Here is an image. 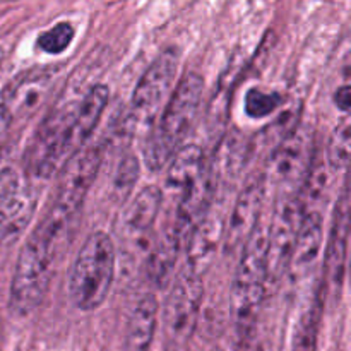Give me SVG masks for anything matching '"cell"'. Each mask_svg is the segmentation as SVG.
Returning <instances> with one entry per match:
<instances>
[{
  "mask_svg": "<svg viewBox=\"0 0 351 351\" xmlns=\"http://www.w3.org/2000/svg\"><path fill=\"white\" fill-rule=\"evenodd\" d=\"M108 105V88L95 84L74 103L57 106L38 129L26 156L27 170L47 178L84 146Z\"/></svg>",
  "mask_w": 351,
  "mask_h": 351,
  "instance_id": "cell-1",
  "label": "cell"
},
{
  "mask_svg": "<svg viewBox=\"0 0 351 351\" xmlns=\"http://www.w3.org/2000/svg\"><path fill=\"white\" fill-rule=\"evenodd\" d=\"M72 216L50 208L36 230L27 237L17 257L10 285L9 308L17 317H26L43 302L58 252L71 233Z\"/></svg>",
  "mask_w": 351,
  "mask_h": 351,
  "instance_id": "cell-2",
  "label": "cell"
},
{
  "mask_svg": "<svg viewBox=\"0 0 351 351\" xmlns=\"http://www.w3.org/2000/svg\"><path fill=\"white\" fill-rule=\"evenodd\" d=\"M204 81L195 72H189L178 81L160 117L156 129L151 132L144 149L146 165L151 170H161L184 144L194 127L201 110Z\"/></svg>",
  "mask_w": 351,
  "mask_h": 351,
  "instance_id": "cell-3",
  "label": "cell"
},
{
  "mask_svg": "<svg viewBox=\"0 0 351 351\" xmlns=\"http://www.w3.org/2000/svg\"><path fill=\"white\" fill-rule=\"evenodd\" d=\"M269 287L267 274V223H257L242 245L230 293V312L237 335L257 329V319Z\"/></svg>",
  "mask_w": 351,
  "mask_h": 351,
  "instance_id": "cell-4",
  "label": "cell"
},
{
  "mask_svg": "<svg viewBox=\"0 0 351 351\" xmlns=\"http://www.w3.org/2000/svg\"><path fill=\"white\" fill-rule=\"evenodd\" d=\"M115 245L110 235L96 232L86 239L69 276V297L82 312L96 311L106 300L115 276Z\"/></svg>",
  "mask_w": 351,
  "mask_h": 351,
  "instance_id": "cell-5",
  "label": "cell"
},
{
  "mask_svg": "<svg viewBox=\"0 0 351 351\" xmlns=\"http://www.w3.org/2000/svg\"><path fill=\"white\" fill-rule=\"evenodd\" d=\"M201 276L185 267L175 280L163 307V331L171 346H182L192 338L202 304Z\"/></svg>",
  "mask_w": 351,
  "mask_h": 351,
  "instance_id": "cell-6",
  "label": "cell"
},
{
  "mask_svg": "<svg viewBox=\"0 0 351 351\" xmlns=\"http://www.w3.org/2000/svg\"><path fill=\"white\" fill-rule=\"evenodd\" d=\"M314 136L307 127H295L287 137L273 147L267 161V175L274 185L287 189H300L314 160Z\"/></svg>",
  "mask_w": 351,
  "mask_h": 351,
  "instance_id": "cell-7",
  "label": "cell"
},
{
  "mask_svg": "<svg viewBox=\"0 0 351 351\" xmlns=\"http://www.w3.org/2000/svg\"><path fill=\"white\" fill-rule=\"evenodd\" d=\"M304 204L298 192H285L276 202L273 216L267 223V274L269 283L287 271L291 250L300 228Z\"/></svg>",
  "mask_w": 351,
  "mask_h": 351,
  "instance_id": "cell-8",
  "label": "cell"
},
{
  "mask_svg": "<svg viewBox=\"0 0 351 351\" xmlns=\"http://www.w3.org/2000/svg\"><path fill=\"white\" fill-rule=\"evenodd\" d=\"M103 161L101 147H81L60 167L51 208L75 216L98 175Z\"/></svg>",
  "mask_w": 351,
  "mask_h": 351,
  "instance_id": "cell-9",
  "label": "cell"
},
{
  "mask_svg": "<svg viewBox=\"0 0 351 351\" xmlns=\"http://www.w3.org/2000/svg\"><path fill=\"white\" fill-rule=\"evenodd\" d=\"M58 74L57 67H36L24 71L16 75L0 93V103L5 108L10 122L19 123L29 120L40 110L55 77Z\"/></svg>",
  "mask_w": 351,
  "mask_h": 351,
  "instance_id": "cell-10",
  "label": "cell"
},
{
  "mask_svg": "<svg viewBox=\"0 0 351 351\" xmlns=\"http://www.w3.org/2000/svg\"><path fill=\"white\" fill-rule=\"evenodd\" d=\"M177 48H168L161 51L153 64L147 67L143 77L137 82L132 93V113L136 119H151L158 112V106L163 101L167 93L173 86V79L178 69Z\"/></svg>",
  "mask_w": 351,
  "mask_h": 351,
  "instance_id": "cell-11",
  "label": "cell"
},
{
  "mask_svg": "<svg viewBox=\"0 0 351 351\" xmlns=\"http://www.w3.org/2000/svg\"><path fill=\"white\" fill-rule=\"evenodd\" d=\"M264 195H266V178L264 175H254L243 184L242 191L237 195L228 221L225 225V249L233 252L240 249L249 239L252 230L259 223L263 211Z\"/></svg>",
  "mask_w": 351,
  "mask_h": 351,
  "instance_id": "cell-12",
  "label": "cell"
},
{
  "mask_svg": "<svg viewBox=\"0 0 351 351\" xmlns=\"http://www.w3.org/2000/svg\"><path fill=\"white\" fill-rule=\"evenodd\" d=\"M215 191L216 171L213 170L211 165H204L199 177L178 197L173 226L170 228V232L177 237L182 245H185L195 225L209 213Z\"/></svg>",
  "mask_w": 351,
  "mask_h": 351,
  "instance_id": "cell-13",
  "label": "cell"
},
{
  "mask_svg": "<svg viewBox=\"0 0 351 351\" xmlns=\"http://www.w3.org/2000/svg\"><path fill=\"white\" fill-rule=\"evenodd\" d=\"M348 239H350V195L348 185H345L338 206H336L335 218H332L331 233L326 247L324 261V281L322 288L324 293L339 295L346 274V257H348Z\"/></svg>",
  "mask_w": 351,
  "mask_h": 351,
  "instance_id": "cell-14",
  "label": "cell"
},
{
  "mask_svg": "<svg viewBox=\"0 0 351 351\" xmlns=\"http://www.w3.org/2000/svg\"><path fill=\"white\" fill-rule=\"evenodd\" d=\"M36 211V192L21 180H10L0 191V245L16 242Z\"/></svg>",
  "mask_w": 351,
  "mask_h": 351,
  "instance_id": "cell-15",
  "label": "cell"
},
{
  "mask_svg": "<svg viewBox=\"0 0 351 351\" xmlns=\"http://www.w3.org/2000/svg\"><path fill=\"white\" fill-rule=\"evenodd\" d=\"M223 233H225L223 219L218 215L208 213L195 225L185 242V249H187V266L185 267L202 276L215 259L216 250L223 240Z\"/></svg>",
  "mask_w": 351,
  "mask_h": 351,
  "instance_id": "cell-16",
  "label": "cell"
},
{
  "mask_svg": "<svg viewBox=\"0 0 351 351\" xmlns=\"http://www.w3.org/2000/svg\"><path fill=\"white\" fill-rule=\"evenodd\" d=\"M322 235H324L322 213L319 209L304 211L297 240H295L293 250H291L290 263L287 267L291 276L298 278L311 271V267L314 266L319 254H321Z\"/></svg>",
  "mask_w": 351,
  "mask_h": 351,
  "instance_id": "cell-17",
  "label": "cell"
},
{
  "mask_svg": "<svg viewBox=\"0 0 351 351\" xmlns=\"http://www.w3.org/2000/svg\"><path fill=\"white\" fill-rule=\"evenodd\" d=\"M161 201H163V192L156 185H149L137 192L122 213L120 230L123 235L129 239L146 235L160 215Z\"/></svg>",
  "mask_w": 351,
  "mask_h": 351,
  "instance_id": "cell-18",
  "label": "cell"
},
{
  "mask_svg": "<svg viewBox=\"0 0 351 351\" xmlns=\"http://www.w3.org/2000/svg\"><path fill=\"white\" fill-rule=\"evenodd\" d=\"M158 305L153 293H146L136 302L127 322V351H149L158 326Z\"/></svg>",
  "mask_w": 351,
  "mask_h": 351,
  "instance_id": "cell-19",
  "label": "cell"
},
{
  "mask_svg": "<svg viewBox=\"0 0 351 351\" xmlns=\"http://www.w3.org/2000/svg\"><path fill=\"white\" fill-rule=\"evenodd\" d=\"M170 167L167 175V191L170 194H177L180 197L185 189L199 177L204 168V151L195 144L182 146L177 153L171 156Z\"/></svg>",
  "mask_w": 351,
  "mask_h": 351,
  "instance_id": "cell-20",
  "label": "cell"
},
{
  "mask_svg": "<svg viewBox=\"0 0 351 351\" xmlns=\"http://www.w3.org/2000/svg\"><path fill=\"white\" fill-rule=\"evenodd\" d=\"M324 288H322V283H319L311 302L298 319L291 351H317L319 329H321L322 311H324Z\"/></svg>",
  "mask_w": 351,
  "mask_h": 351,
  "instance_id": "cell-21",
  "label": "cell"
},
{
  "mask_svg": "<svg viewBox=\"0 0 351 351\" xmlns=\"http://www.w3.org/2000/svg\"><path fill=\"white\" fill-rule=\"evenodd\" d=\"M180 249L182 243L168 230L167 235L161 239V242L149 254V259L146 263V276L154 287H165V283L170 280L171 269H173Z\"/></svg>",
  "mask_w": 351,
  "mask_h": 351,
  "instance_id": "cell-22",
  "label": "cell"
},
{
  "mask_svg": "<svg viewBox=\"0 0 351 351\" xmlns=\"http://www.w3.org/2000/svg\"><path fill=\"white\" fill-rule=\"evenodd\" d=\"M351 125L350 119L345 117L332 130L331 137L328 141V149H326V165L332 173L346 175L350 165V151H351Z\"/></svg>",
  "mask_w": 351,
  "mask_h": 351,
  "instance_id": "cell-23",
  "label": "cell"
},
{
  "mask_svg": "<svg viewBox=\"0 0 351 351\" xmlns=\"http://www.w3.org/2000/svg\"><path fill=\"white\" fill-rule=\"evenodd\" d=\"M233 89V75L232 72H228V75L221 79L219 82L218 93H216L215 98L211 99V105H209V113H208V129L209 136L218 137L221 136L223 129H225L226 122V113H228V105H230V96H232Z\"/></svg>",
  "mask_w": 351,
  "mask_h": 351,
  "instance_id": "cell-24",
  "label": "cell"
},
{
  "mask_svg": "<svg viewBox=\"0 0 351 351\" xmlns=\"http://www.w3.org/2000/svg\"><path fill=\"white\" fill-rule=\"evenodd\" d=\"M250 146L245 143L243 136L240 132H235L225 141V146H221L218 154L219 160V170L228 177H235L243 167V161L247 160Z\"/></svg>",
  "mask_w": 351,
  "mask_h": 351,
  "instance_id": "cell-25",
  "label": "cell"
},
{
  "mask_svg": "<svg viewBox=\"0 0 351 351\" xmlns=\"http://www.w3.org/2000/svg\"><path fill=\"white\" fill-rule=\"evenodd\" d=\"M139 173L141 167L136 156L127 154V156H123L120 160L119 167L115 170V177H113V195L119 201H125L129 197L137 178H139Z\"/></svg>",
  "mask_w": 351,
  "mask_h": 351,
  "instance_id": "cell-26",
  "label": "cell"
},
{
  "mask_svg": "<svg viewBox=\"0 0 351 351\" xmlns=\"http://www.w3.org/2000/svg\"><path fill=\"white\" fill-rule=\"evenodd\" d=\"M283 101L280 93H267L259 88H252L245 96V112L252 119H264L273 113Z\"/></svg>",
  "mask_w": 351,
  "mask_h": 351,
  "instance_id": "cell-27",
  "label": "cell"
},
{
  "mask_svg": "<svg viewBox=\"0 0 351 351\" xmlns=\"http://www.w3.org/2000/svg\"><path fill=\"white\" fill-rule=\"evenodd\" d=\"M74 38V27L69 23H58L48 31L41 33L36 40V47L47 53L57 55L67 50Z\"/></svg>",
  "mask_w": 351,
  "mask_h": 351,
  "instance_id": "cell-28",
  "label": "cell"
},
{
  "mask_svg": "<svg viewBox=\"0 0 351 351\" xmlns=\"http://www.w3.org/2000/svg\"><path fill=\"white\" fill-rule=\"evenodd\" d=\"M237 351H264L257 329L237 335Z\"/></svg>",
  "mask_w": 351,
  "mask_h": 351,
  "instance_id": "cell-29",
  "label": "cell"
},
{
  "mask_svg": "<svg viewBox=\"0 0 351 351\" xmlns=\"http://www.w3.org/2000/svg\"><path fill=\"white\" fill-rule=\"evenodd\" d=\"M335 101L341 112H348L350 105H351V93H350L348 84L338 88V91H336V95H335Z\"/></svg>",
  "mask_w": 351,
  "mask_h": 351,
  "instance_id": "cell-30",
  "label": "cell"
},
{
  "mask_svg": "<svg viewBox=\"0 0 351 351\" xmlns=\"http://www.w3.org/2000/svg\"><path fill=\"white\" fill-rule=\"evenodd\" d=\"M10 125H12V122H10V119H9V115H7L5 108H3L2 103H0V147L3 146V141H5L7 134H9Z\"/></svg>",
  "mask_w": 351,
  "mask_h": 351,
  "instance_id": "cell-31",
  "label": "cell"
},
{
  "mask_svg": "<svg viewBox=\"0 0 351 351\" xmlns=\"http://www.w3.org/2000/svg\"><path fill=\"white\" fill-rule=\"evenodd\" d=\"M2 60H3V50L2 47H0V65H2Z\"/></svg>",
  "mask_w": 351,
  "mask_h": 351,
  "instance_id": "cell-32",
  "label": "cell"
},
{
  "mask_svg": "<svg viewBox=\"0 0 351 351\" xmlns=\"http://www.w3.org/2000/svg\"><path fill=\"white\" fill-rule=\"evenodd\" d=\"M213 351H219V350H213Z\"/></svg>",
  "mask_w": 351,
  "mask_h": 351,
  "instance_id": "cell-33",
  "label": "cell"
}]
</instances>
